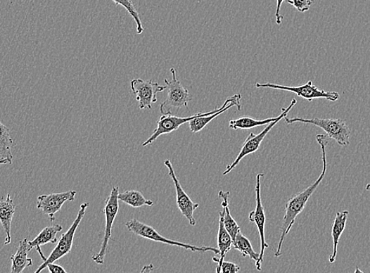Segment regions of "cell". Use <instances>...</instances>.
Returning <instances> with one entry per match:
<instances>
[{
	"label": "cell",
	"mask_w": 370,
	"mask_h": 273,
	"mask_svg": "<svg viewBox=\"0 0 370 273\" xmlns=\"http://www.w3.org/2000/svg\"><path fill=\"white\" fill-rule=\"evenodd\" d=\"M119 201L127 204L134 208H140L143 205H154V202L145 198L142 193L139 191H125L118 194Z\"/></svg>",
	"instance_id": "cell-21"
},
{
	"label": "cell",
	"mask_w": 370,
	"mask_h": 273,
	"mask_svg": "<svg viewBox=\"0 0 370 273\" xmlns=\"http://www.w3.org/2000/svg\"><path fill=\"white\" fill-rule=\"evenodd\" d=\"M77 191L74 190L51 193L49 195H42L37 198V208L47 215L51 222L56 221V215L60 211L65 203L72 202L75 199Z\"/></svg>",
	"instance_id": "cell-12"
},
{
	"label": "cell",
	"mask_w": 370,
	"mask_h": 273,
	"mask_svg": "<svg viewBox=\"0 0 370 273\" xmlns=\"http://www.w3.org/2000/svg\"><path fill=\"white\" fill-rule=\"evenodd\" d=\"M9 164L8 160L4 158H0V165Z\"/></svg>",
	"instance_id": "cell-29"
},
{
	"label": "cell",
	"mask_w": 370,
	"mask_h": 273,
	"mask_svg": "<svg viewBox=\"0 0 370 273\" xmlns=\"http://www.w3.org/2000/svg\"><path fill=\"white\" fill-rule=\"evenodd\" d=\"M285 120L288 124L300 122L318 126V127L326 132L328 137L334 139L340 146H346L350 144V136H351L352 130L343 120L339 118H319L309 119L300 117L293 118L286 117Z\"/></svg>",
	"instance_id": "cell-2"
},
{
	"label": "cell",
	"mask_w": 370,
	"mask_h": 273,
	"mask_svg": "<svg viewBox=\"0 0 370 273\" xmlns=\"http://www.w3.org/2000/svg\"><path fill=\"white\" fill-rule=\"evenodd\" d=\"M264 173H259L256 177V208L250 212L249 214V221L255 223L257 226V230H259L260 241H261V252L260 254L259 262L255 263V267L257 270H262V264L263 262L264 254H265V250L269 248V244L266 241L265 236V226H266V214L265 210L262 202L261 198V179L264 177Z\"/></svg>",
	"instance_id": "cell-9"
},
{
	"label": "cell",
	"mask_w": 370,
	"mask_h": 273,
	"mask_svg": "<svg viewBox=\"0 0 370 273\" xmlns=\"http://www.w3.org/2000/svg\"><path fill=\"white\" fill-rule=\"evenodd\" d=\"M164 165L167 168L169 176L171 177L175 186L177 208L181 212L182 215L187 218L190 225L195 226L196 221L194 217V212L199 208L200 205L193 203L187 193L183 189L179 179H178L176 176L173 165H172L170 159L165 160Z\"/></svg>",
	"instance_id": "cell-11"
},
{
	"label": "cell",
	"mask_w": 370,
	"mask_h": 273,
	"mask_svg": "<svg viewBox=\"0 0 370 273\" xmlns=\"http://www.w3.org/2000/svg\"><path fill=\"white\" fill-rule=\"evenodd\" d=\"M62 230L63 226L60 224H57L47 226V227L44 228L39 233L38 236L34 239V241H29L30 249L32 250V248H36L38 254L43 259V261L45 262L46 260H47V258L44 255L41 246L50 243L53 244L57 243V234Z\"/></svg>",
	"instance_id": "cell-15"
},
{
	"label": "cell",
	"mask_w": 370,
	"mask_h": 273,
	"mask_svg": "<svg viewBox=\"0 0 370 273\" xmlns=\"http://www.w3.org/2000/svg\"><path fill=\"white\" fill-rule=\"evenodd\" d=\"M234 249L239 250L243 257H249L257 263L260 260V254H257L253 249L252 243L249 239L242 234L241 231L238 232L236 241L234 243Z\"/></svg>",
	"instance_id": "cell-23"
},
{
	"label": "cell",
	"mask_w": 370,
	"mask_h": 273,
	"mask_svg": "<svg viewBox=\"0 0 370 273\" xmlns=\"http://www.w3.org/2000/svg\"><path fill=\"white\" fill-rule=\"evenodd\" d=\"M118 194V187H114L112 189L110 196L105 202L103 212L105 215L106 224L101 248L96 255L92 256V260L98 265H103L104 263L105 257L108 254L112 229H113L114 222L119 210Z\"/></svg>",
	"instance_id": "cell-7"
},
{
	"label": "cell",
	"mask_w": 370,
	"mask_h": 273,
	"mask_svg": "<svg viewBox=\"0 0 370 273\" xmlns=\"http://www.w3.org/2000/svg\"><path fill=\"white\" fill-rule=\"evenodd\" d=\"M15 212V205L10 194L0 198V223L5 231L4 245L11 243V223Z\"/></svg>",
	"instance_id": "cell-14"
},
{
	"label": "cell",
	"mask_w": 370,
	"mask_h": 273,
	"mask_svg": "<svg viewBox=\"0 0 370 273\" xmlns=\"http://www.w3.org/2000/svg\"><path fill=\"white\" fill-rule=\"evenodd\" d=\"M30 250L28 238H25L19 242L15 254L11 257V273H21L25 268L30 267L32 265V260L28 257V253Z\"/></svg>",
	"instance_id": "cell-17"
},
{
	"label": "cell",
	"mask_w": 370,
	"mask_h": 273,
	"mask_svg": "<svg viewBox=\"0 0 370 273\" xmlns=\"http://www.w3.org/2000/svg\"><path fill=\"white\" fill-rule=\"evenodd\" d=\"M230 196L229 191H220L219 193V197L222 199V205H224L226 208V212L224 215V228L227 229L231 237H232L234 243L236 241V235L238 232H240L241 228L238 225L234 218L231 215V212L229 208V198Z\"/></svg>",
	"instance_id": "cell-19"
},
{
	"label": "cell",
	"mask_w": 370,
	"mask_h": 273,
	"mask_svg": "<svg viewBox=\"0 0 370 273\" xmlns=\"http://www.w3.org/2000/svg\"><path fill=\"white\" fill-rule=\"evenodd\" d=\"M327 135L319 134L316 136V141L321 146L322 152V163L323 168L321 175L317 181L309 186V187L297 194L291 197L286 204V214L283 216L282 225L281 228V238L275 251V257L279 258L281 255V249L283 241H285L286 236H288L291 229L295 222V220L301 214L310 199L312 196L314 191L319 187V185L326 176L327 171V155L326 148L328 145Z\"/></svg>",
	"instance_id": "cell-1"
},
{
	"label": "cell",
	"mask_w": 370,
	"mask_h": 273,
	"mask_svg": "<svg viewBox=\"0 0 370 273\" xmlns=\"http://www.w3.org/2000/svg\"><path fill=\"white\" fill-rule=\"evenodd\" d=\"M255 87L257 89H270L293 92L299 97L306 99L308 102H312L316 99H326L328 101L336 102L340 99L338 92L321 90L317 88L312 82L310 81L300 86H286L274 83L257 82Z\"/></svg>",
	"instance_id": "cell-5"
},
{
	"label": "cell",
	"mask_w": 370,
	"mask_h": 273,
	"mask_svg": "<svg viewBox=\"0 0 370 273\" xmlns=\"http://www.w3.org/2000/svg\"><path fill=\"white\" fill-rule=\"evenodd\" d=\"M130 86L141 110H151L152 105L158 101V93L167 89V85H160L157 82H152V80L144 81L141 78L134 79L131 82Z\"/></svg>",
	"instance_id": "cell-10"
},
{
	"label": "cell",
	"mask_w": 370,
	"mask_h": 273,
	"mask_svg": "<svg viewBox=\"0 0 370 273\" xmlns=\"http://www.w3.org/2000/svg\"><path fill=\"white\" fill-rule=\"evenodd\" d=\"M366 190L370 192V184H367L366 186Z\"/></svg>",
	"instance_id": "cell-30"
},
{
	"label": "cell",
	"mask_w": 370,
	"mask_h": 273,
	"mask_svg": "<svg viewBox=\"0 0 370 273\" xmlns=\"http://www.w3.org/2000/svg\"><path fill=\"white\" fill-rule=\"evenodd\" d=\"M115 4L120 5L127 11L132 18H134L136 25L137 34H141L143 32V26L142 25L140 14L136 11L135 6L132 0H112Z\"/></svg>",
	"instance_id": "cell-24"
},
{
	"label": "cell",
	"mask_w": 370,
	"mask_h": 273,
	"mask_svg": "<svg viewBox=\"0 0 370 273\" xmlns=\"http://www.w3.org/2000/svg\"><path fill=\"white\" fill-rule=\"evenodd\" d=\"M241 95L236 94L229 97L220 108H215L212 111L202 113V115L195 118L189 122V128L193 133L202 131L213 120L227 111L230 108L236 106L238 110L241 109Z\"/></svg>",
	"instance_id": "cell-13"
},
{
	"label": "cell",
	"mask_w": 370,
	"mask_h": 273,
	"mask_svg": "<svg viewBox=\"0 0 370 273\" xmlns=\"http://www.w3.org/2000/svg\"><path fill=\"white\" fill-rule=\"evenodd\" d=\"M172 80L164 79V82L167 85L168 95L166 99L160 105V112L162 115H172L173 112L187 108L189 103L191 101L189 91L184 89L180 81L177 78L176 70L170 69Z\"/></svg>",
	"instance_id": "cell-4"
},
{
	"label": "cell",
	"mask_w": 370,
	"mask_h": 273,
	"mask_svg": "<svg viewBox=\"0 0 370 273\" xmlns=\"http://www.w3.org/2000/svg\"><path fill=\"white\" fill-rule=\"evenodd\" d=\"M125 226L128 230L134 233L135 235L149 239V241L162 243L171 246H179V248L185 250H191V252H214L215 255H219V250L215 248H210V246H196L188 243H184L179 241H172L160 234L151 226L144 224L137 219H132L128 222L125 223Z\"/></svg>",
	"instance_id": "cell-3"
},
{
	"label": "cell",
	"mask_w": 370,
	"mask_h": 273,
	"mask_svg": "<svg viewBox=\"0 0 370 273\" xmlns=\"http://www.w3.org/2000/svg\"><path fill=\"white\" fill-rule=\"evenodd\" d=\"M14 141L10 134V130L0 121V158L8 160L9 164L13 163L12 146Z\"/></svg>",
	"instance_id": "cell-22"
},
{
	"label": "cell",
	"mask_w": 370,
	"mask_h": 273,
	"mask_svg": "<svg viewBox=\"0 0 370 273\" xmlns=\"http://www.w3.org/2000/svg\"><path fill=\"white\" fill-rule=\"evenodd\" d=\"M89 205L88 203H84L81 205L74 223L72 224L70 228L59 239L56 248L52 250L49 257L47 258V260L36 270V273L42 272L47 267L49 263L56 262L58 260L69 254L71 251L72 243H74L76 231L85 215L86 210L89 208Z\"/></svg>",
	"instance_id": "cell-8"
},
{
	"label": "cell",
	"mask_w": 370,
	"mask_h": 273,
	"mask_svg": "<svg viewBox=\"0 0 370 273\" xmlns=\"http://www.w3.org/2000/svg\"><path fill=\"white\" fill-rule=\"evenodd\" d=\"M223 210L219 212V232H217V249L219 250V262L217 263L216 269L217 273L221 272V267L224 258H226L227 253L232 249L234 246V241L232 237L230 236L229 233L224 228V215L226 212L224 205H222Z\"/></svg>",
	"instance_id": "cell-16"
},
{
	"label": "cell",
	"mask_w": 370,
	"mask_h": 273,
	"mask_svg": "<svg viewBox=\"0 0 370 273\" xmlns=\"http://www.w3.org/2000/svg\"><path fill=\"white\" fill-rule=\"evenodd\" d=\"M241 271V267L239 265L230 262H223L221 267V272L223 273H237Z\"/></svg>",
	"instance_id": "cell-26"
},
{
	"label": "cell",
	"mask_w": 370,
	"mask_h": 273,
	"mask_svg": "<svg viewBox=\"0 0 370 273\" xmlns=\"http://www.w3.org/2000/svg\"><path fill=\"white\" fill-rule=\"evenodd\" d=\"M314 0H288V3L300 13L309 11L310 6L314 4Z\"/></svg>",
	"instance_id": "cell-25"
},
{
	"label": "cell",
	"mask_w": 370,
	"mask_h": 273,
	"mask_svg": "<svg viewBox=\"0 0 370 273\" xmlns=\"http://www.w3.org/2000/svg\"><path fill=\"white\" fill-rule=\"evenodd\" d=\"M288 1V0H276V9L275 12L276 23L277 25L282 23L283 17L281 15V8L283 2Z\"/></svg>",
	"instance_id": "cell-27"
},
{
	"label": "cell",
	"mask_w": 370,
	"mask_h": 273,
	"mask_svg": "<svg viewBox=\"0 0 370 273\" xmlns=\"http://www.w3.org/2000/svg\"><path fill=\"white\" fill-rule=\"evenodd\" d=\"M283 112L279 116L270 118L263 120H257L249 117H242L234 120H231L229 122V128L232 129H250L259 126L266 125L272 122L276 121V119L281 118L283 115Z\"/></svg>",
	"instance_id": "cell-20"
},
{
	"label": "cell",
	"mask_w": 370,
	"mask_h": 273,
	"mask_svg": "<svg viewBox=\"0 0 370 273\" xmlns=\"http://www.w3.org/2000/svg\"><path fill=\"white\" fill-rule=\"evenodd\" d=\"M348 215L349 212L347 210L336 212L332 229L333 250L332 255L329 256L328 261L330 263H334L336 261L340 239L343 232L345 230Z\"/></svg>",
	"instance_id": "cell-18"
},
{
	"label": "cell",
	"mask_w": 370,
	"mask_h": 273,
	"mask_svg": "<svg viewBox=\"0 0 370 273\" xmlns=\"http://www.w3.org/2000/svg\"><path fill=\"white\" fill-rule=\"evenodd\" d=\"M296 103V99H293L288 108H282L283 115L281 116V118L276 119V121L268 124L267 128L264 129L261 132L259 133V134H255V133L250 132L246 139V141H244L241 150L236 158L235 161L232 164L227 165V170L223 172V176L229 174L231 171L234 170L236 166L239 165L243 158H245L249 155H252L253 153H255L257 150H259L263 139H265L270 130L272 129L277 123L280 122L281 120L287 117L288 113L291 111V110H293Z\"/></svg>",
	"instance_id": "cell-6"
},
{
	"label": "cell",
	"mask_w": 370,
	"mask_h": 273,
	"mask_svg": "<svg viewBox=\"0 0 370 273\" xmlns=\"http://www.w3.org/2000/svg\"><path fill=\"white\" fill-rule=\"evenodd\" d=\"M49 269L51 273H67L68 271L65 270L61 265L55 264V262L49 263L46 267Z\"/></svg>",
	"instance_id": "cell-28"
}]
</instances>
